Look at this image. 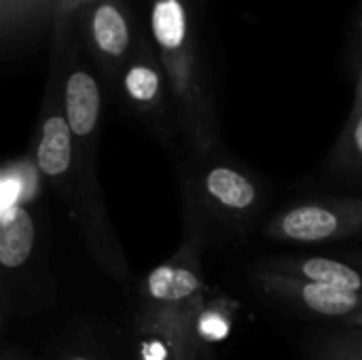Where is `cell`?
Wrapping results in <instances>:
<instances>
[{"mask_svg": "<svg viewBox=\"0 0 362 360\" xmlns=\"http://www.w3.org/2000/svg\"><path fill=\"white\" fill-rule=\"evenodd\" d=\"M151 32L178 123L197 157L214 155L218 127L197 57L187 0H151Z\"/></svg>", "mask_w": 362, "mask_h": 360, "instance_id": "obj_1", "label": "cell"}, {"mask_svg": "<svg viewBox=\"0 0 362 360\" xmlns=\"http://www.w3.org/2000/svg\"><path fill=\"white\" fill-rule=\"evenodd\" d=\"M42 178L32 157L11 159L0 174V272L2 299L0 325L6 327L15 314L17 293L28 267L38 257L40 227L32 204L38 199Z\"/></svg>", "mask_w": 362, "mask_h": 360, "instance_id": "obj_2", "label": "cell"}, {"mask_svg": "<svg viewBox=\"0 0 362 360\" xmlns=\"http://www.w3.org/2000/svg\"><path fill=\"white\" fill-rule=\"evenodd\" d=\"M191 219H208L214 225L242 231L263 208V189L257 178L221 157H202L185 185Z\"/></svg>", "mask_w": 362, "mask_h": 360, "instance_id": "obj_3", "label": "cell"}, {"mask_svg": "<svg viewBox=\"0 0 362 360\" xmlns=\"http://www.w3.org/2000/svg\"><path fill=\"white\" fill-rule=\"evenodd\" d=\"M202 244L204 229L189 221L187 238L180 248L168 261L151 269L142 280V310L191 316L199 308V303L206 299Z\"/></svg>", "mask_w": 362, "mask_h": 360, "instance_id": "obj_4", "label": "cell"}, {"mask_svg": "<svg viewBox=\"0 0 362 360\" xmlns=\"http://www.w3.org/2000/svg\"><path fill=\"white\" fill-rule=\"evenodd\" d=\"M362 233V197H327L280 210L265 236L293 244H325Z\"/></svg>", "mask_w": 362, "mask_h": 360, "instance_id": "obj_5", "label": "cell"}, {"mask_svg": "<svg viewBox=\"0 0 362 360\" xmlns=\"http://www.w3.org/2000/svg\"><path fill=\"white\" fill-rule=\"evenodd\" d=\"M30 157L42 182L59 195V199L72 214L76 206L74 136L64 110L62 83H51L47 89Z\"/></svg>", "mask_w": 362, "mask_h": 360, "instance_id": "obj_6", "label": "cell"}, {"mask_svg": "<svg viewBox=\"0 0 362 360\" xmlns=\"http://www.w3.org/2000/svg\"><path fill=\"white\" fill-rule=\"evenodd\" d=\"M252 282L259 286L261 293L267 297L282 301L303 314L329 318V320H344L362 310V295L337 291L318 282L301 280L295 276H286L280 272H272L267 267H259L252 272Z\"/></svg>", "mask_w": 362, "mask_h": 360, "instance_id": "obj_7", "label": "cell"}, {"mask_svg": "<svg viewBox=\"0 0 362 360\" xmlns=\"http://www.w3.org/2000/svg\"><path fill=\"white\" fill-rule=\"evenodd\" d=\"M136 331L138 360H197L185 314L142 310Z\"/></svg>", "mask_w": 362, "mask_h": 360, "instance_id": "obj_8", "label": "cell"}, {"mask_svg": "<svg viewBox=\"0 0 362 360\" xmlns=\"http://www.w3.org/2000/svg\"><path fill=\"white\" fill-rule=\"evenodd\" d=\"M165 72L159 57L148 51L134 55L121 72V89L127 102L146 117H159L165 108Z\"/></svg>", "mask_w": 362, "mask_h": 360, "instance_id": "obj_9", "label": "cell"}, {"mask_svg": "<svg viewBox=\"0 0 362 360\" xmlns=\"http://www.w3.org/2000/svg\"><path fill=\"white\" fill-rule=\"evenodd\" d=\"M89 34L93 49L108 70L125 68L132 49V28L117 0H100L89 15Z\"/></svg>", "mask_w": 362, "mask_h": 360, "instance_id": "obj_10", "label": "cell"}, {"mask_svg": "<svg viewBox=\"0 0 362 360\" xmlns=\"http://www.w3.org/2000/svg\"><path fill=\"white\" fill-rule=\"evenodd\" d=\"M240 303L229 297H206L189 316V337L195 359L204 360L214 354V348L225 344L233 333V323Z\"/></svg>", "mask_w": 362, "mask_h": 360, "instance_id": "obj_11", "label": "cell"}, {"mask_svg": "<svg viewBox=\"0 0 362 360\" xmlns=\"http://www.w3.org/2000/svg\"><path fill=\"white\" fill-rule=\"evenodd\" d=\"M263 267L301 280L318 282L337 291L362 295V269L358 265H350L339 259H329V257L276 259V261H267Z\"/></svg>", "mask_w": 362, "mask_h": 360, "instance_id": "obj_12", "label": "cell"}, {"mask_svg": "<svg viewBox=\"0 0 362 360\" xmlns=\"http://www.w3.org/2000/svg\"><path fill=\"white\" fill-rule=\"evenodd\" d=\"M59 0H0V28L2 40L19 38L34 30L49 13H57Z\"/></svg>", "mask_w": 362, "mask_h": 360, "instance_id": "obj_13", "label": "cell"}, {"mask_svg": "<svg viewBox=\"0 0 362 360\" xmlns=\"http://www.w3.org/2000/svg\"><path fill=\"white\" fill-rule=\"evenodd\" d=\"M329 163L337 174L362 178V110L350 112L348 125L339 136Z\"/></svg>", "mask_w": 362, "mask_h": 360, "instance_id": "obj_14", "label": "cell"}, {"mask_svg": "<svg viewBox=\"0 0 362 360\" xmlns=\"http://www.w3.org/2000/svg\"><path fill=\"white\" fill-rule=\"evenodd\" d=\"M312 360H362V333L339 329L320 337L312 348Z\"/></svg>", "mask_w": 362, "mask_h": 360, "instance_id": "obj_15", "label": "cell"}, {"mask_svg": "<svg viewBox=\"0 0 362 360\" xmlns=\"http://www.w3.org/2000/svg\"><path fill=\"white\" fill-rule=\"evenodd\" d=\"M100 0H59L57 4V13H55V32L62 34L66 30V23L70 19V15L74 11H78L81 6H91L98 4Z\"/></svg>", "mask_w": 362, "mask_h": 360, "instance_id": "obj_16", "label": "cell"}, {"mask_svg": "<svg viewBox=\"0 0 362 360\" xmlns=\"http://www.w3.org/2000/svg\"><path fill=\"white\" fill-rule=\"evenodd\" d=\"M362 110V70L356 81V93H354V104H352V112H361Z\"/></svg>", "mask_w": 362, "mask_h": 360, "instance_id": "obj_17", "label": "cell"}, {"mask_svg": "<svg viewBox=\"0 0 362 360\" xmlns=\"http://www.w3.org/2000/svg\"><path fill=\"white\" fill-rule=\"evenodd\" d=\"M2 360H23V356H21V352H19V350H15V348H6V350H4V354H2Z\"/></svg>", "mask_w": 362, "mask_h": 360, "instance_id": "obj_18", "label": "cell"}, {"mask_svg": "<svg viewBox=\"0 0 362 360\" xmlns=\"http://www.w3.org/2000/svg\"><path fill=\"white\" fill-rule=\"evenodd\" d=\"M64 360H95L93 356H87V354H70V356H66Z\"/></svg>", "mask_w": 362, "mask_h": 360, "instance_id": "obj_19", "label": "cell"}, {"mask_svg": "<svg viewBox=\"0 0 362 360\" xmlns=\"http://www.w3.org/2000/svg\"><path fill=\"white\" fill-rule=\"evenodd\" d=\"M352 261H354V265H358L362 269V252H356V255H352Z\"/></svg>", "mask_w": 362, "mask_h": 360, "instance_id": "obj_20", "label": "cell"}]
</instances>
